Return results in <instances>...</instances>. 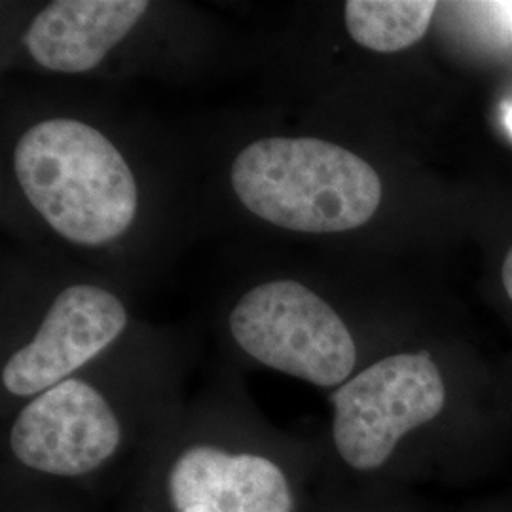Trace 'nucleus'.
<instances>
[{"instance_id": "1", "label": "nucleus", "mask_w": 512, "mask_h": 512, "mask_svg": "<svg viewBox=\"0 0 512 512\" xmlns=\"http://www.w3.org/2000/svg\"><path fill=\"white\" fill-rule=\"evenodd\" d=\"M14 169L27 200L59 236L103 245L122 236L139 192L124 156L84 122L52 118L23 133Z\"/></svg>"}, {"instance_id": "2", "label": "nucleus", "mask_w": 512, "mask_h": 512, "mask_svg": "<svg viewBox=\"0 0 512 512\" xmlns=\"http://www.w3.org/2000/svg\"><path fill=\"white\" fill-rule=\"evenodd\" d=\"M232 186L258 219L306 234L359 228L382 202V181L372 165L348 148L311 137L251 143L234 160Z\"/></svg>"}, {"instance_id": "3", "label": "nucleus", "mask_w": 512, "mask_h": 512, "mask_svg": "<svg viewBox=\"0 0 512 512\" xmlns=\"http://www.w3.org/2000/svg\"><path fill=\"white\" fill-rule=\"evenodd\" d=\"M239 348L258 363L319 387H336L357 361L353 336L329 304L296 281L262 283L230 315Z\"/></svg>"}, {"instance_id": "4", "label": "nucleus", "mask_w": 512, "mask_h": 512, "mask_svg": "<svg viewBox=\"0 0 512 512\" xmlns=\"http://www.w3.org/2000/svg\"><path fill=\"white\" fill-rule=\"evenodd\" d=\"M330 403L340 458L357 471H374L391 458L406 433L439 416L446 385L427 351L399 353L340 385Z\"/></svg>"}, {"instance_id": "5", "label": "nucleus", "mask_w": 512, "mask_h": 512, "mask_svg": "<svg viewBox=\"0 0 512 512\" xmlns=\"http://www.w3.org/2000/svg\"><path fill=\"white\" fill-rule=\"evenodd\" d=\"M122 427L105 397L69 378L23 406L10 431L21 465L52 476L90 475L118 450Z\"/></svg>"}, {"instance_id": "6", "label": "nucleus", "mask_w": 512, "mask_h": 512, "mask_svg": "<svg viewBox=\"0 0 512 512\" xmlns=\"http://www.w3.org/2000/svg\"><path fill=\"white\" fill-rule=\"evenodd\" d=\"M128 325V311L114 294L73 285L59 294L37 336L2 368V385L16 397L38 395L71 378L110 346Z\"/></svg>"}, {"instance_id": "7", "label": "nucleus", "mask_w": 512, "mask_h": 512, "mask_svg": "<svg viewBox=\"0 0 512 512\" xmlns=\"http://www.w3.org/2000/svg\"><path fill=\"white\" fill-rule=\"evenodd\" d=\"M175 512H294L293 488L272 459L198 444L184 450L167 473Z\"/></svg>"}, {"instance_id": "8", "label": "nucleus", "mask_w": 512, "mask_h": 512, "mask_svg": "<svg viewBox=\"0 0 512 512\" xmlns=\"http://www.w3.org/2000/svg\"><path fill=\"white\" fill-rule=\"evenodd\" d=\"M145 0H57L23 35L27 52L55 73H86L145 16Z\"/></svg>"}, {"instance_id": "9", "label": "nucleus", "mask_w": 512, "mask_h": 512, "mask_svg": "<svg viewBox=\"0 0 512 512\" xmlns=\"http://www.w3.org/2000/svg\"><path fill=\"white\" fill-rule=\"evenodd\" d=\"M437 6L433 0H348L344 18L359 46L378 54H395L420 42Z\"/></svg>"}, {"instance_id": "10", "label": "nucleus", "mask_w": 512, "mask_h": 512, "mask_svg": "<svg viewBox=\"0 0 512 512\" xmlns=\"http://www.w3.org/2000/svg\"><path fill=\"white\" fill-rule=\"evenodd\" d=\"M503 285L512 300V247L509 255L505 258V264H503Z\"/></svg>"}, {"instance_id": "11", "label": "nucleus", "mask_w": 512, "mask_h": 512, "mask_svg": "<svg viewBox=\"0 0 512 512\" xmlns=\"http://www.w3.org/2000/svg\"><path fill=\"white\" fill-rule=\"evenodd\" d=\"M507 124H509V128L512 131V109L509 110V114H507Z\"/></svg>"}]
</instances>
